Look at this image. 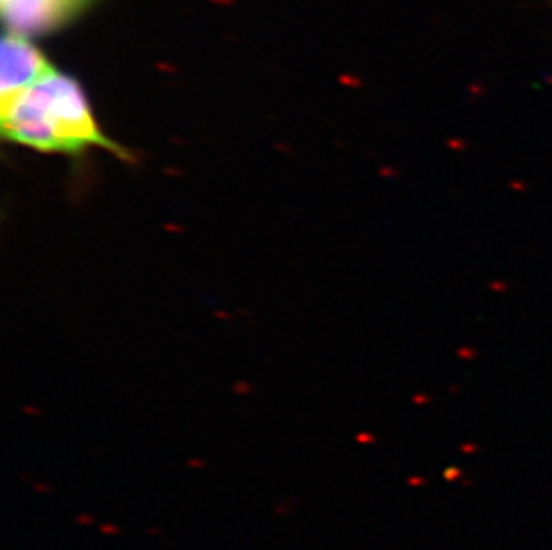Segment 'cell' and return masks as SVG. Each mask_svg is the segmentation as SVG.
<instances>
[{"mask_svg": "<svg viewBox=\"0 0 552 550\" xmlns=\"http://www.w3.org/2000/svg\"><path fill=\"white\" fill-rule=\"evenodd\" d=\"M0 104L4 138L16 145L63 154L95 147L127 160V152L102 133L87 93L72 76L52 70Z\"/></svg>", "mask_w": 552, "mask_h": 550, "instance_id": "obj_1", "label": "cell"}, {"mask_svg": "<svg viewBox=\"0 0 552 550\" xmlns=\"http://www.w3.org/2000/svg\"><path fill=\"white\" fill-rule=\"evenodd\" d=\"M0 60V100H7L27 90L56 70L51 60L29 40V36L14 31H5Z\"/></svg>", "mask_w": 552, "mask_h": 550, "instance_id": "obj_2", "label": "cell"}, {"mask_svg": "<svg viewBox=\"0 0 552 550\" xmlns=\"http://www.w3.org/2000/svg\"><path fill=\"white\" fill-rule=\"evenodd\" d=\"M93 0H0L2 16L7 31L25 36L52 32L79 13Z\"/></svg>", "mask_w": 552, "mask_h": 550, "instance_id": "obj_3", "label": "cell"}]
</instances>
